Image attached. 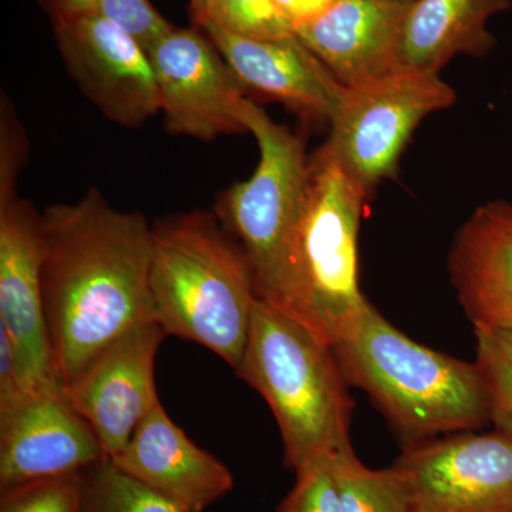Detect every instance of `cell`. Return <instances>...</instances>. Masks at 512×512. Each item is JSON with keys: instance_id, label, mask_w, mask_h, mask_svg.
I'll use <instances>...</instances> for the list:
<instances>
[{"instance_id": "cell-9", "label": "cell", "mask_w": 512, "mask_h": 512, "mask_svg": "<svg viewBox=\"0 0 512 512\" xmlns=\"http://www.w3.org/2000/svg\"><path fill=\"white\" fill-rule=\"evenodd\" d=\"M147 55L170 133L211 141L248 131L242 120L244 84L208 37L174 28Z\"/></svg>"}, {"instance_id": "cell-30", "label": "cell", "mask_w": 512, "mask_h": 512, "mask_svg": "<svg viewBox=\"0 0 512 512\" xmlns=\"http://www.w3.org/2000/svg\"><path fill=\"white\" fill-rule=\"evenodd\" d=\"M204 2H205V0H204ZM202 5H204V3H202ZM202 5H201V6H202ZM201 6H200V8H201ZM197 9H198V8H197ZM197 9H194V10H197Z\"/></svg>"}, {"instance_id": "cell-11", "label": "cell", "mask_w": 512, "mask_h": 512, "mask_svg": "<svg viewBox=\"0 0 512 512\" xmlns=\"http://www.w3.org/2000/svg\"><path fill=\"white\" fill-rule=\"evenodd\" d=\"M53 26L67 69L107 119L138 127L160 113L153 64L133 37L94 12Z\"/></svg>"}, {"instance_id": "cell-13", "label": "cell", "mask_w": 512, "mask_h": 512, "mask_svg": "<svg viewBox=\"0 0 512 512\" xmlns=\"http://www.w3.org/2000/svg\"><path fill=\"white\" fill-rule=\"evenodd\" d=\"M107 458L63 387L40 390L0 412V491L79 473Z\"/></svg>"}, {"instance_id": "cell-24", "label": "cell", "mask_w": 512, "mask_h": 512, "mask_svg": "<svg viewBox=\"0 0 512 512\" xmlns=\"http://www.w3.org/2000/svg\"><path fill=\"white\" fill-rule=\"evenodd\" d=\"M295 474L296 483L276 512H342L333 454L316 458Z\"/></svg>"}, {"instance_id": "cell-10", "label": "cell", "mask_w": 512, "mask_h": 512, "mask_svg": "<svg viewBox=\"0 0 512 512\" xmlns=\"http://www.w3.org/2000/svg\"><path fill=\"white\" fill-rule=\"evenodd\" d=\"M165 336L156 320L134 326L64 387L67 399L92 427L109 458L124 450L141 421L160 402L154 375Z\"/></svg>"}, {"instance_id": "cell-17", "label": "cell", "mask_w": 512, "mask_h": 512, "mask_svg": "<svg viewBox=\"0 0 512 512\" xmlns=\"http://www.w3.org/2000/svg\"><path fill=\"white\" fill-rule=\"evenodd\" d=\"M451 282L474 328L512 333V204L487 202L451 244Z\"/></svg>"}, {"instance_id": "cell-27", "label": "cell", "mask_w": 512, "mask_h": 512, "mask_svg": "<svg viewBox=\"0 0 512 512\" xmlns=\"http://www.w3.org/2000/svg\"><path fill=\"white\" fill-rule=\"evenodd\" d=\"M40 2L52 18L53 25L93 13L94 10V0H40Z\"/></svg>"}, {"instance_id": "cell-16", "label": "cell", "mask_w": 512, "mask_h": 512, "mask_svg": "<svg viewBox=\"0 0 512 512\" xmlns=\"http://www.w3.org/2000/svg\"><path fill=\"white\" fill-rule=\"evenodd\" d=\"M407 5L393 0H336L293 33L343 87L357 86L400 66Z\"/></svg>"}, {"instance_id": "cell-2", "label": "cell", "mask_w": 512, "mask_h": 512, "mask_svg": "<svg viewBox=\"0 0 512 512\" xmlns=\"http://www.w3.org/2000/svg\"><path fill=\"white\" fill-rule=\"evenodd\" d=\"M148 285L165 335L238 369L259 298L247 256L214 215L188 212L153 225Z\"/></svg>"}, {"instance_id": "cell-8", "label": "cell", "mask_w": 512, "mask_h": 512, "mask_svg": "<svg viewBox=\"0 0 512 512\" xmlns=\"http://www.w3.org/2000/svg\"><path fill=\"white\" fill-rule=\"evenodd\" d=\"M393 466L412 512H512V437L500 431L409 444Z\"/></svg>"}, {"instance_id": "cell-6", "label": "cell", "mask_w": 512, "mask_h": 512, "mask_svg": "<svg viewBox=\"0 0 512 512\" xmlns=\"http://www.w3.org/2000/svg\"><path fill=\"white\" fill-rule=\"evenodd\" d=\"M242 120L254 134L259 163L248 180L232 185L218 204V220L247 256L256 293L269 301L301 218L309 160L301 138L245 101Z\"/></svg>"}, {"instance_id": "cell-4", "label": "cell", "mask_w": 512, "mask_h": 512, "mask_svg": "<svg viewBox=\"0 0 512 512\" xmlns=\"http://www.w3.org/2000/svg\"><path fill=\"white\" fill-rule=\"evenodd\" d=\"M333 350L346 382L365 390L409 444L490 421L476 365L420 345L370 302Z\"/></svg>"}, {"instance_id": "cell-5", "label": "cell", "mask_w": 512, "mask_h": 512, "mask_svg": "<svg viewBox=\"0 0 512 512\" xmlns=\"http://www.w3.org/2000/svg\"><path fill=\"white\" fill-rule=\"evenodd\" d=\"M235 373L264 397L298 471L350 447L353 404L332 346L298 320L258 299L247 348Z\"/></svg>"}, {"instance_id": "cell-25", "label": "cell", "mask_w": 512, "mask_h": 512, "mask_svg": "<svg viewBox=\"0 0 512 512\" xmlns=\"http://www.w3.org/2000/svg\"><path fill=\"white\" fill-rule=\"evenodd\" d=\"M93 12L133 37L146 52L174 29L148 0H94Z\"/></svg>"}, {"instance_id": "cell-7", "label": "cell", "mask_w": 512, "mask_h": 512, "mask_svg": "<svg viewBox=\"0 0 512 512\" xmlns=\"http://www.w3.org/2000/svg\"><path fill=\"white\" fill-rule=\"evenodd\" d=\"M456 101L440 73L397 67L357 86L345 87L330 120L328 143L367 195L394 177L413 131Z\"/></svg>"}, {"instance_id": "cell-3", "label": "cell", "mask_w": 512, "mask_h": 512, "mask_svg": "<svg viewBox=\"0 0 512 512\" xmlns=\"http://www.w3.org/2000/svg\"><path fill=\"white\" fill-rule=\"evenodd\" d=\"M367 200L326 141L309 160L301 218L266 301L332 348L352 333L369 303L357 279V237Z\"/></svg>"}, {"instance_id": "cell-12", "label": "cell", "mask_w": 512, "mask_h": 512, "mask_svg": "<svg viewBox=\"0 0 512 512\" xmlns=\"http://www.w3.org/2000/svg\"><path fill=\"white\" fill-rule=\"evenodd\" d=\"M42 215L18 195L0 200V326L15 343L30 384L63 387L57 376L43 302Z\"/></svg>"}, {"instance_id": "cell-20", "label": "cell", "mask_w": 512, "mask_h": 512, "mask_svg": "<svg viewBox=\"0 0 512 512\" xmlns=\"http://www.w3.org/2000/svg\"><path fill=\"white\" fill-rule=\"evenodd\" d=\"M82 512H184L127 476L109 457L83 473Z\"/></svg>"}, {"instance_id": "cell-23", "label": "cell", "mask_w": 512, "mask_h": 512, "mask_svg": "<svg viewBox=\"0 0 512 512\" xmlns=\"http://www.w3.org/2000/svg\"><path fill=\"white\" fill-rule=\"evenodd\" d=\"M83 473L45 478L0 491V512H82Z\"/></svg>"}, {"instance_id": "cell-26", "label": "cell", "mask_w": 512, "mask_h": 512, "mask_svg": "<svg viewBox=\"0 0 512 512\" xmlns=\"http://www.w3.org/2000/svg\"><path fill=\"white\" fill-rule=\"evenodd\" d=\"M293 30L312 22L326 12L336 0H274Z\"/></svg>"}, {"instance_id": "cell-19", "label": "cell", "mask_w": 512, "mask_h": 512, "mask_svg": "<svg viewBox=\"0 0 512 512\" xmlns=\"http://www.w3.org/2000/svg\"><path fill=\"white\" fill-rule=\"evenodd\" d=\"M333 473L342 512H412L409 491L394 466L373 470L350 446L333 454Z\"/></svg>"}, {"instance_id": "cell-15", "label": "cell", "mask_w": 512, "mask_h": 512, "mask_svg": "<svg viewBox=\"0 0 512 512\" xmlns=\"http://www.w3.org/2000/svg\"><path fill=\"white\" fill-rule=\"evenodd\" d=\"M244 87L308 119L332 120L345 87L298 36L249 39L200 23Z\"/></svg>"}, {"instance_id": "cell-1", "label": "cell", "mask_w": 512, "mask_h": 512, "mask_svg": "<svg viewBox=\"0 0 512 512\" xmlns=\"http://www.w3.org/2000/svg\"><path fill=\"white\" fill-rule=\"evenodd\" d=\"M42 235L43 302L64 389L127 330L154 320L153 227L92 188L74 204L46 208Z\"/></svg>"}, {"instance_id": "cell-18", "label": "cell", "mask_w": 512, "mask_h": 512, "mask_svg": "<svg viewBox=\"0 0 512 512\" xmlns=\"http://www.w3.org/2000/svg\"><path fill=\"white\" fill-rule=\"evenodd\" d=\"M511 0H414L400 33V66L440 73L457 55L481 57L495 46L488 20Z\"/></svg>"}, {"instance_id": "cell-29", "label": "cell", "mask_w": 512, "mask_h": 512, "mask_svg": "<svg viewBox=\"0 0 512 512\" xmlns=\"http://www.w3.org/2000/svg\"><path fill=\"white\" fill-rule=\"evenodd\" d=\"M393 2L402 3V5H410L414 0H393Z\"/></svg>"}, {"instance_id": "cell-14", "label": "cell", "mask_w": 512, "mask_h": 512, "mask_svg": "<svg viewBox=\"0 0 512 512\" xmlns=\"http://www.w3.org/2000/svg\"><path fill=\"white\" fill-rule=\"evenodd\" d=\"M111 461L184 512H204L234 487V476L202 450L158 402Z\"/></svg>"}, {"instance_id": "cell-21", "label": "cell", "mask_w": 512, "mask_h": 512, "mask_svg": "<svg viewBox=\"0 0 512 512\" xmlns=\"http://www.w3.org/2000/svg\"><path fill=\"white\" fill-rule=\"evenodd\" d=\"M476 366L483 380L490 421L495 429L512 437V333L474 328Z\"/></svg>"}, {"instance_id": "cell-28", "label": "cell", "mask_w": 512, "mask_h": 512, "mask_svg": "<svg viewBox=\"0 0 512 512\" xmlns=\"http://www.w3.org/2000/svg\"><path fill=\"white\" fill-rule=\"evenodd\" d=\"M202 3H204V0H191L192 10L200 8Z\"/></svg>"}, {"instance_id": "cell-22", "label": "cell", "mask_w": 512, "mask_h": 512, "mask_svg": "<svg viewBox=\"0 0 512 512\" xmlns=\"http://www.w3.org/2000/svg\"><path fill=\"white\" fill-rule=\"evenodd\" d=\"M195 20L210 23L232 35L275 39L293 35V28L274 0H205L194 10Z\"/></svg>"}]
</instances>
